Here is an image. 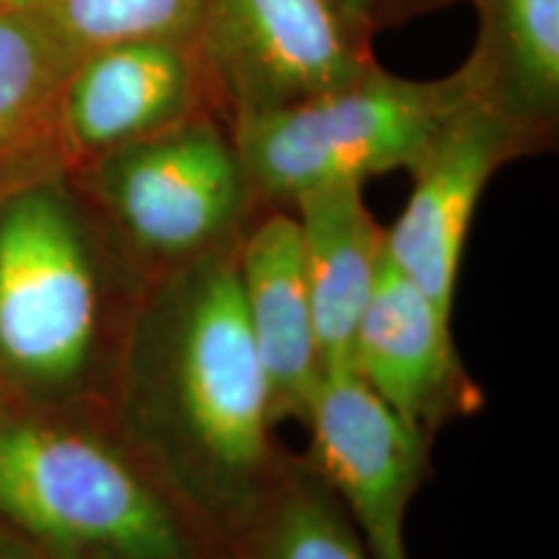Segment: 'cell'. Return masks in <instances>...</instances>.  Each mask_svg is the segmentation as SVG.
Here are the masks:
<instances>
[{
	"label": "cell",
	"instance_id": "9c48e42d",
	"mask_svg": "<svg viewBox=\"0 0 559 559\" xmlns=\"http://www.w3.org/2000/svg\"><path fill=\"white\" fill-rule=\"evenodd\" d=\"M213 111L190 39H135L99 47L75 62L60 102L68 174L104 153Z\"/></svg>",
	"mask_w": 559,
	"mask_h": 559
},
{
	"label": "cell",
	"instance_id": "30bf717a",
	"mask_svg": "<svg viewBox=\"0 0 559 559\" xmlns=\"http://www.w3.org/2000/svg\"><path fill=\"white\" fill-rule=\"evenodd\" d=\"M353 366L409 428L430 440L485 402L453 345L451 313L389 257L362 309Z\"/></svg>",
	"mask_w": 559,
	"mask_h": 559
},
{
	"label": "cell",
	"instance_id": "7a4b0ae2",
	"mask_svg": "<svg viewBox=\"0 0 559 559\" xmlns=\"http://www.w3.org/2000/svg\"><path fill=\"white\" fill-rule=\"evenodd\" d=\"M143 280L68 177L0 200V373L19 407L104 409Z\"/></svg>",
	"mask_w": 559,
	"mask_h": 559
},
{
	"label": "cell",
	"instance_id": "2e32d148",
	"mask_svg": "<svg viewBox=\"0 0 559 559\" xmlns=\"http://www.w3.org/2000/svg\"><path fill=\"white\" fill-rule=\"evenodd\" d=\"M207 0H37L75 60L99 47L135 39H190L198 34Z\"/></svg>",
	"mask_w": 559,
	"mask_h": 559
},
{
	"label": "cell",
	"instance_id": "4fadbf2b",
	"mask_svg": "<svg viewBox=\"0 0 559 559\" xmlns=\"http://www.w3.org/2000/svg\"><path fill=\"white\" fill-rule=\"evenodd\" d=\"M75 62L34 5L0 11V200L68 177L60 102Z\"/></svg>",
	"mask_w": 559,
	"mask_h": 559
},
{
	"label": "cell",
	"instance_id": "ba28073f",
	"mask_svg": "<svg viewBox=\"0 0 559 559\" xmlns=\"http://www.w3.org/2000/svg\"><path fill=\"white\" fill-rule=\"evenodd\" d=\"M539 151H549L542 138L474 94L409 171L415 187L386 228V257L443 311L453 313L461 257L489 179Z\"/></svg>",
	"mask_w": 559,
	"mask_h": 559
},
{
	"label": "cell",
	"instance_id": "9a60e30c",
	"mask_svg": "<svg viewBox=\"0 0 559 559\" xmlns=\"http://www.w3.org/2000/svg\"><path fill=\"white\" fill-rule=\"evenodd\" d=\"M226 559H373L347 510L285 449L267 492L226 542Z\"/></svg>",
	"mask_w": 559,
	"mask_h": 559
},
{
	"label": "cell",
	"instance_id": "5b68a950",
	"mask_svg": "<svg viewBox=\"0 0 559 559\" xmlns=\"http://www.w3.org/2000/svg\"><path fill=\"white\" fill-rule=\"evenodd\" d=\"M68 181L143 283L239 241L260 213L234 132L213 111L104 153Z\"/></svg>",
	"mask_w": 559,
	"mask_h": 559
},
{
	"label": "cell",
	"instance_id": "ac0fdd59",
	"mask_svg": "<svg viewBox=\"0 0 559 559\" xmlns=\"http://www.w3.org/2000/svg\"><path fill=\"white\" fill-rule=\"evenodd\" d=\"M0 559H45L32 544H26L19 534L0 523Z\"/></svg>",
	"mask_w": 559,
	"mask_h": 559
},
{
	"label": "cell",
	"instance_id": "52a82bcc",
	"mask_svg": "<svg viewBox=\"0 0 559 559\" xmlns=\"http://www.w3.org/2000/svg\"><path fill=\"white\" fill-rule=\"evenodd\" d=\"M306 461L317 469L373 559H409L404 523L430 469V438L409 428L355 368L330 370L313 396Z\"/></svg>",
	"mask_w": 559,
	"mask_h": 559
},
{
	"label": "cell",
	"instance_id": "277c9868",
	"mask_svg": "<svg viewBox=\"0 0 559 559\" xmlns=\"http://www.w3.org/2000/svg\"><path fill=\"white\" fill-rule=\"evenodd\" d=\"M474 94L464 66L438 81L373 66L313 99L241 117L230 132L254 205L290 207L317 187L412 171Z\"/></svg>",
	"mask_w": 559,
	"mask_h": 559
},
{
	"label": "cell",
	"instance_id": "d6986e66",
	"mask_svg": "<svg viewBox=\"0 0 559 559\" xmlns=\"http://www.w3.org/2000/svg\"><path fill=\"white\" fill-rule=\"evenodd\" d=\"M13 407H19V404L13 402L11 391H9V386H5V379H3V373H0V415H5V412L13 409Z\"/></svg>",
	"mask_w": 559,
	"mask_h": 559
},
{
	"label": "cell",
	"instance_id": "8992f818",
	"mask_svg": "<svg viewBox=\"0 0 559 559\" xmlns=\"http://www.w3.org/2000/svg\"><path fill=\"white\" fill-rule=\"evenodd\" d=\"M373 34L349 0H207L194 50L215 115L230 128L379 66Z\"/></svg>",
	"mask_w": 559,
	"mask_h": 559
},
{
	"label": "cell",
	"instance_id": "6da1fadb",
	"mask_svg": "<svg viewBox=\"0 0 559 559\" xmlns=\"http://www.w3.org/2000/svg\"><path fill=\"white\" fill-rule=\"evenodd\" d=\"M239 241L140 288L102 409L223 544L285 453L243 311Z\"/></svg>",
	"mask_w": 559,
	"mask_h": 559
},
{
	"label": "cell",
	"instance_id": "3957f363",
	"mask_svg": "<svg viewBox=\"0 0 559 559\" xmlns=\"http://www.w3.org/2000/svg\"><path fill=\"white\" fill-rule=\"evenodd\" d=\"M0 523L45 559H226L102 409L0 415Z\"/></svg>",
	"mask_w": 559,
	"mask_h": 559
},
{
	"label": "cell",
	"instance_id": "ffe728a7",
	"mask_svg": "<svg viewBox=\"0 0 559 559\" xmlns=\"http://www.w3.org/2000/svg\"><path fill=\"white\" fill-rule=\"evenodd\" d=\"M37 0H0V11L3 9H26V5H34Z\"/></svg>",
	"mask_w": 559,
	"mask_h": 559
},
{
	"label": "cell",
	"instance_id": "e0dca14e",
	"mask_svg": "<svg viewBox=\"0 0 559 559\" xmlns=\"http://www.w3.org/2000/svg\"><path fill=\"white\" fill-rule=\"evenodd\" d=\"M443 3H453V0H349V5L368 21L373 32H379L381 26L400 24V21H407L417 13L438 9Z\"/></svg>",
	"mask_w": 559,
	"mask_h": 559
},
{
	"label": "cell",
	"instance_id": "8fae6325",
	"mask_svg": "<svg viewBox=\"0 0 559 559\" xmlns=\"http://www.w3.org/2000/svg\"><path fill=\"white\" fill-rule=\"evenodd\" d=\"M243 311L267 391L270 425L304 423L324 379L296 215L267 207L239 241Z\"/></svg>",
	"mask_w": 559,
	"mask_h": 559
},
{
	"label": "cell",
	"instance_id": "7c38bea8",
	"mask_svg": "<svg viewBox=\"0 0 559 559\" xmlns=\"http://www.w3.org/2000/svg\"><path fill=\"white\" fill-rule=\"evenodd\" d=\"M296 210L313 330L324 373L355 368V334L383 260L386 230L362 200V185L342 181L304 192Z\"/></svg>",
	"mask_w": 559,
	"mask_h": 559
},
{
	"label": "cell",
	"instance_id": "5bb4252c",
	"mask_svg": "<svg viewBox=\"0 0 559 559\" xmlns=\"http://www.w3.org/2000/svg\"><path fill=\"white\" fill-rule=\"evenodd\" d=\"M477 45L464 68L479 99L551 148L559 128V0H469Z\"/></svg>",
	"mask_w": 559,
	"mask_h": 559
}]
</instances>
